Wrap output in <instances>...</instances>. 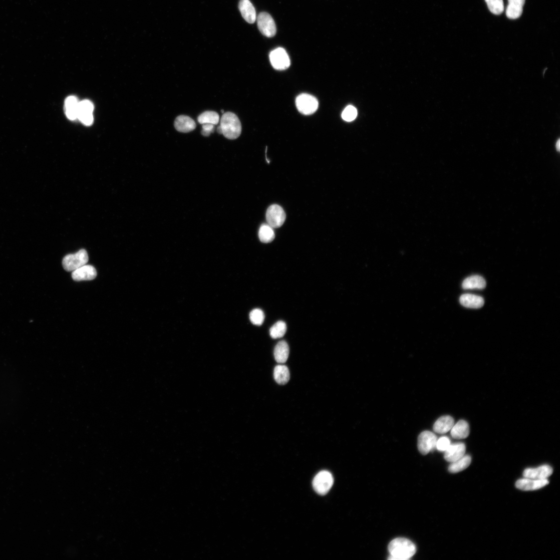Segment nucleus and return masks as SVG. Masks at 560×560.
<instances>
[{"instance_id": "obj_1", "label": "nucleus", "mask_w": 560, "mask_h": 560, "mask_svg": "<svg viewBox=\"0 0 560 560\" xmlns=\"http://www.w3.org/2000/svg\"><path fill=\"white\" fill-rule=\"evenodd\" d=\"M20 398V386L16 379L7 369L0 366V419L12 415Z\"/></svg>"}, {"instance_id": "obj_2", "label": "nucleus", "mask_w": 560, "mask_h": 560, "mask_svg": "<svg viewBox=\"0 0 560 560\" xmlns=\"http://www.w3.org/2000/svg\"><path fill=\"white\" fill-rule=\"evenodd\" d=\"M391 556L389 560H407L416 554L414 544L408 539L397 538L393 540L388 547Z\"/></svg>"}, {"instance_id": "obj_3", "label": "nucleus", "mask_w": 560, "mask_h": 560, "mask_svg": "<svg viewBox=\"0 0 560 560\" xmlns=\"http://www.w3.org/2000/svg\"><path fill=\"white\" fill-rule=\"evenodd\" d=\"M222 134L227 139L235 140L241 136L242 127L238 116L232 112L223 114L220 122Z\"/></svg>"}, {"instance_id": "obj_4", "label": "nucleus", "mask_w": 560, "mask_h": 560, "mask_svg": "<svg viewBox=\"0 0 560 560\" xmlns=\"http://www.w3.org/2000/svg\"><path fill=\"white\" fill-rule=\"evenodd\" d=\"M88 260L87 251L82 249L75 254L66 256L63 259L62 265L66 271L73 272L86 265Z\"/></svg>"}, {"instance_id": "obj_5", "label": "nucleus", "mask_w": 560, "mask_h": 560, "mask_svg": "<svg viewBox=\"0 0 560 560\" xmlns=\"http://www.w3.org/2000/svg\"><path fill=\"white\" fill-rule=\"evenodd\" d=\"M334 484V478L326 471L319 472L314 477L312 485L315 491L319 495L327 494Z\"/></svg>"}, {"instance_id": "obj_6", "label": "nucleus", "mask_w": 560, "mask_h": 560, "mask_svg": "<svg viewBox=\"0 0 560 560\" xmlns=\"http://www.w3.org/2000/svg\"><path fill=\"white\" fill-rule=\"evenodd\" d=\"M296 107L300 113L305 115L314 113L318 107V102L314 96L302 93L296 99Z\"/></svg>"}, {"instance_id": "obj_7", "label": "nucleus", "mask_w": 560, "mask_h": 560, "mask_svg": "<svg viewBox=\"0 0 560 560\" xmlns=\"http://www.w3.org/2000/svg\"><path fill=\"white\" fill-rule=\"evenodd\" d=\"M286 219L285 213L281 207L278 205L270 206L266 212V220L273 229L279 228Z\"/></svg>"}, {"instance_id": "obj_8", "label": "nucleus", "mask_w": 560, "mask_h": 560, "mask_svg": "<svg viewBox=\"0 0 560 560\" xmlns=\"http://www.w3.org/2000/svg\"><path fill=\"white\" fill-rule=\"evenodd\" d=\"M273 68L277 70H284L289 67L290 61L286 50L279 47L273 50L270 55Z\"/></svg>"}, {"instance_id": "obj_9", "label": "nucleus", "mask_w": 560, "mask_h": 560, "mask_svg": "<svg viewBox=\"0 0 560 560\" xmlns=\"http://www.w3.org/2000/svg\"><path fill=\"white\" fill-rule=\"evenodd\" d=\"M258 28L264 36L268 37L274 36L277 32L275 22L269 13L261 12L257 18Z\"/></svg>"}, {"instance_id": "obj_10", "label": "nucleus", "mask_w": 560, "mask_h": 560, "mask_svg": "<svg viewBox=\"0 0 560 560\" xmlns=\"http://www.w3.org/2000/svg\"><path fill=\"white\" fill-rule=\"evenodd\" d=\"M437 436L432 432L426 431L422 432L419 437L418 447L419 451L423 455L428 454L436 448Z\"/></svg>"}, {"instance_id": "obj_11", "label": "nucleus", "mask_w": 560, "mask_h": 560, "mask_svg": "<svg viewBox=\"0 0 560 560\" xmlns=\"http://www.w3.org/2000/svg\"><path fill=\"white\" fill-rule=\"evenodd\" d=\"M549 483L548 479H536L524 477L517 481L516 487L518 489L523 491H534L542 489Z\"/></svg>"}, {"instance_id": "obj_12", "label": "nucleus", "mask_w": 560, "mask_h": 560, "mask_svg": "<svg viewBox=\"0 0 560 560\" xmlns=\"http://www.w3.org/2000/svg\"><path fill=\"white\" fill-rule=\"evenodd\" d=\"M93 105L89 100H84L79 102L77 118L84 125L89 126L92 124Z\"/></svg>"}, {"instance_id": "obj_13", "label": "nucleus", "mask_w": 560, "mask_h": 560, "mask_svg": "<svg viewBox=\"0 0 560 560\" xmlns=\"http://www.w3.org/2000/svg\"><path fill=\"white\" fill-rule=\"evenodd\" d=\"M97 275L96 270L91 265H84L73 271L72 277L75 281H90L95 279Z\"/></svg>"}, {"instance_id": "obj_14", "label": "nucleus", "mask_w": 560, "mask_h": 560, "mask_svg": "<svg viewBox=\"0 0 560 560\" xmlns=\"http://www.w3.org/2000/svg\"><path fill=\"white\" fill-rule=\"evenodd\" d=\"M553 473V469L549 465H543L536 468H528L524 472V476L536 479H548Z\"/></svg>"}, {"instance_id": "obj_15", "label": "nucleus", "mask_w": 560, "mask_h": 560, "mask_svg": "<svg viewBox=\"0 0 560 560\" xmlns=\"http://www.w3.org/2000/svg\"><path fill=\"white\" fill-rule=\"evenodd\" d=\"M466 446L464 443H457L451 444L445 452V459L450 462H454L465 455Z\"/></svg>"}, {"instance_id": "obj_16", "label": "nucleus", "mask_w": 560, "mask_h": 560, "mask_svg": "<svg viewBox=\"0 0 560 560\" xmlns=\"http://www.w3.org/2000/svg\"><path fill=\"white\" fill-rule=\"evenodd\" d=\"M239 9L246 21L250 23L256 22L257 18L256 10L250 0H241L239 3Z\"/></svg>"}, {"instance_id": "obj_17", "label": "nucleus", "mask_w": 560, "mask_h": 560, "mask_svg": "<svg viewBox=\"0 0 560 560\" xmlns=\"http://www.w3.org/2000/svg\"><path fill=\"white\" fill-rule=\"evenodd\" d=\"M525 1L526 0H509L506 12L507 17L511 19H516L521 17Z\"/></svg>"}, {"instance_id": "obj_18", "label": "nucleus", "mask_w": 560, "mask_h": 560, "mask_svg": "<svg viewBox=\"0 0 560 560\" xmlns=\"http://www.w3.org/2000/svg\"><path fill=\"white\" fill-rule=\"evenodd\" d=\"M175 127L180 132L188 133L195 129L196 123L188 116L180 115L177 117L175 122Z\"/></svg>"}, {"instance_id": "obj_19", "label": "nucleus", "mask_w": 560, "mask_h": 560, "mask_svg": "<svg viewBox=\"0 0 560 560\" xmlns=\"http://www.w3.org/2000/svg\"><path fill=\"white\" fill-rule=\"evenodd\" d=\"M460 302L465 307L473 309L481 308L485 303L482 297L470 294L462 295L460 298Z\"/></svg>"}, {"instance_id": "obj_20", "label": "nucleus", "mask_w": 560, "mask_h": 560, "mask_svg": "<svg viewBox=\"0 0 560 560\" xmlns=\"http://www.w3.org/2000/svg\"><path fill=\"white\" fill-rule=\"evenodd\" d=\"M454 424L455 420L452 417L449 416H443L434 423L433 430L437 433L445 434L451 430Z\"/></svg>"}, {"instance_id": "obj_21", "label": "nucleus", "mask_w": 560, "mask_h": 560, "mask_svg": "<svg viewBox=\"0 0 560 560\" xmlns=\"http://www.w3.org/2000/svg\"><path fill=\"white\" fill-rule=\"evenodd\" d=\"M450 431L451 435L453 438L465 439L470 434L469 425L466 421L460 420L453 425Z\"/></svg>"}, {"instance_id": "obj_22", "label": "nucleus", "mask_w": 560, "mask_h": 560, "mask_svg": "<svg viewBox=\"0 0 560 560\" xmlns=\"http://www.w3.org/2000/svg\"><path fill=\"white\" fill-rule=\"evenodd\" d=\"M486 286L485 279L480 276H472L465 279L462 283L464 289H483Z\"/></svg>"}, {"instance_id": "obj_23", "label": "nucleus", "mask_w": 560, "mask_h": 560, "mask_svg": "<svg viewBox=\"0 0 560 560\" xmlns=\"http://www.w3.org/2000/svg\"><path fill=\"white\" fill-rule=\"evenodd\" d=\"M289 353V346L284 340L277 343L274 350L276 361L280 364L285 363L288 359Z\"/></svg>"}, {"instance_id": "obj_24", "label": "nucleus", "mask_w": 560, "mask_h": 560, "mask_svg": "<svg viewBox=\"0 0 560 560\" xmlns=\"http://www.w3.org/2000/svg\"><path fill=\"white\" fill-rule=\"evenodd\" d=\"M79 101L74 96L69 97L65 102V112L66 116L70 120L77 118Z\"/></svg>"}, {"instance_id": "obj_25", "label": "nucleus", "mask_w": 560, "mask_h": 560, "mask_svg": "<svg viewBox=\"0 0 560 560\" xmlns=\"http://www.w3.org/2000/svg\"><path fill=\"white\" fill-rule=\"evenodd\" d=\"M471 462V457L469 455H464L459 460L451 463L448 470L451 473H458L468 468Z\"/></svg>"}, {"instance_id": "obj_26", "label": "nucleus", "mask_w": 560, "mask_h": 560, "mask_svg": "<svg viewBox=\"0 0 560 560\" xmlns=\"http://www.w3.org/2000/svg\"><path fill=\"white\" fill-rule=\"evenodd\" d=\"M274 375L276 381L281 385L286 384L290 379L289 371L285 365L277 366L274 369Z\"/></svg>"}, {"instance_id": "obj_27", "label": "nucleus", "mask_w": 560, "mask_h": 560, "mask_svg": "<svg viewBox=\"0 0 560 560\" xmlns=\"http://www.w3.org/2000/svg\"><path fill=\"white\" fill-rule=\"evenodd\" d=\"M259 236L261 242L265 244L272 242L275 238L273 229L269 224H263L261 226Z\"/></svg>"}, {"instance_id": "obj_28", "label": "nucleus", "mask_w": 560, "mask_h": 560, "mask_svg": "<svg viewBox=\"0 0 560 560\" xmlns=\"http://www.w3.org/2000/svg\"><path fill=\"white\" fill-rule=\"evenodd\" d=\"M220 121V116L218 113L214 111H206L200 115L198 117L199 123L203 125L210 124L218 125Z\"/></svg>"}, {"instance_id": "obj_29", "label": "nucleus", "mask_w": 560, "mask_h": 560, "mask_svg": "<svg viewBox=\"0 0 560 560\" xmlns=\"http://www.w3.org/2000/svg\"><path fill=\"white\" fill-rule=\"evenodd\" d=\"M286 325L285 322L280 321L276 323L270 329V335L274 339L282 338L286 332Z\"/></svg>"}, {"instance_id": "obj_30", "label": "nucleus", "mask_w": 560, "mask_h": 560, "mask_svg": "<svg viewBox=\"0 0 560 560\" xmlns=\"http://www.w3.org/2000/svg\"><path fill=\"white\" fill-rule=\"evenodd\" d=\"M489 10L493 14L499 15L504 9L503 0H485Z\"/></svg>"}, {"instance_id": "obj_31", "label": "nucleus", "mask_w": 560, "mask_h": 560, "mask_svg": "<svg viewBox=\"0 0 560 560\" xmlns=\"http://www.w3.org/2000/svg\"><path fill=\"white\" fill-rule=\"evenodd\" d=\"M250 318L253 324L260 326L264 321L265 314L261 309H255L251 312Z\"/></svg>"}, {"instance_id": "obj_32", "label": "nucleus", "mask_w": 560, "mask_h": 560, "mask_svg": "<svg viewBox=\"0 0 560 560\" xmlns=\"http://www.w3.org/2000/svg\"><path fill=\"white\" fill-rule=\"evenodd\" d=\"M357 111L352 105H349L343 110L342 118L346 122H352L356 118Z\"/></svg>"}, {"instance_id": "obj_33", "label": "nucleus", "mask_w": 560, "mask_h": 560, "mask_svg": "<svg viewBox=\"0 0 560 560\" xmlns=\"http://www.w3.org/2000/svg\"><path fill=\"white\" fill-rule=\"evenodd\" d=\"M451 444L449 438L446 436H443L437 439L436 448L439 451L445 452Z\"/></svg>"}, {"instance_id": "obj_34", "label": "nucleus", "mask_w": 560, "mask_h": 560, "mask_svg": "<svg viewBox=\"0 0 560 560\" xmlns=\"http://www.w3.org/2000/svg\"><path fill=\"white\" fill-rule=\"evenodd\" d=\"M202 125V134L204 136L208 137L214 131L215 125L210 124H205Z\"/></svg>"}, {"instance_id": "obj_35", "label": "nucleus", "mask_w": 560, "mask_h": 560, "mask_svg": "<svg viewBox=\"0 0 560 560\" xmlns=\"http://www.w3.org/2000/svg\"><path fill=\"white\" fill-rule=\"evenodd\" d=\"M560 140H558V141L556 143V149L558 151H559V150H560Z\"/></svg>"}, {"instance_id": "obj_36", "label": "nucleus", "mask_w": 560, "mask_h": 560, "mask_svg": "<svg viewBox=\"0 0 560 560\" xmlns=\"http://www.w3.org/2000/svg\"><path fill=\"white\" fill-rule=\"evenodd\" d=\"M217 131H218V133H220V134H222V129H221V128L220 126H219L218 127Z\"/></svg>"}]
</instances>
